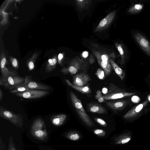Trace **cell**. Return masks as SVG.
<instances>
[{"label":"cell","mask_w":150,"mask_h":150,"mask_svg":"<svg viewBox=\"0 0 150 150\" xmlns=\"http://www.w3.org/2000/svg\"><path fill=\"white\" fill-rule=\"evenodd\" d=\"M148 103L146 101L136 105L127 112L123 117V118L127 121L132 122L139 117L142 112Z\"/></svg>","instance_id":"obj_6"},{"label":"cell","mask_w":150,"mask_h":150,"mask_svg":"<svg viewBox=\"0 0 150 150\" xmlns=\"http://www.w3.org/2000/svg\"><path fill=\"white\" fill-rule=\"evenodd\" d=\"M13 67L16 69H18V64L17 60L14 58L11 61Z\"/></svg>","instance_id":"obj_30"},{"label":"cell","mask_w":150,"mask_h":150,"mask_svg":"<svg viewBox=\"0 0 150 150\" xmlns=\"http://www.w3.org/2000/svg\"><path fill=\"white\" fill-rule=\"evenodd\" d=\"M9 139L8 150H17L13 141L12 138L10 137Z\"/></svg>","instance_id":"obj_28"},{"label":"cell","mask_w":150,"mask_h":150,"mask_svg":"<svg viewBox=\"0 0 150 150\" xmlns=\"http://www.w3.org/2000/svg\"><path fill=\"white\" fill-rule=\"evenodd\" d=\"M93 132L96 135L100 137H104L106 134V132L104 130L100 129H94Z\"/></svg>","instance_id":"obj_23"},{"label":"cell","mask_w":150,"mask_h":150,"mask_svg":"<svg viewBox=\"0 0 150 150\" xmlns=\"http://www.w3.org/2000/svg\"><path fill=\"white\" fill-rule=\"evenodd\" d=\"M106 105L114 111H120L131 104L129 100L108 101L106 103Z\"/></svg>","instance_id":"obj_11"},{"label":"cell","mask_w":150,"mask_h":150,"mask_svg":"<svg viewBox=\"0 0 150 150\" xmlns=\"http://www.w3.org/2000/svg\"></svg>","instance_id":"obj_36"},{"label":"cell","mask_w":150,"mask_h":150,"mask_svg":"<svg viewBox=\"0 0 150 150\" xmlns=\"http://www.w3.org/2000/svg\"><path fill=\"white\" fill-rule=\"evenodd\" d=\"M65 81L68 85L72 88L79 91L83 94H88L91 92L90 88L88 86H75L71 83L68 79H65Z\"/></svg>","instance_id":"obj_18"},{"label":"cell","mask_w":150,"mask_h":150,"mask_svg":"<svg viewBox=\"0 0 150 150\" xmlns=\"http://www.w3.org/2000/svg\"><path fill=\"white\" fill-rule=\"evenodd\" d=\"M3 97V93L1 89H0V101H1Z\"/></svg>","instance_id":"obj_32"},{"label":"cell","mask_w":150,"mask_h":150,"mask_svg":"<svg viewBox=\"0 0 150 150\" xmlns=\"http://www.w3.org/2000/svg\"><path fill=\"white\" fill-rule=\"evenodd\" d=\"M115 14V12L113 11L107 15L100 21L95 30H100L107 27L114 19Z\"/></svg>","instance_id":"obj_14"},{"label":"cell","mask_w":150,"mask_h":150,"mask_svg":"<svg viewBox=\"0 0 150 150\" xmlns=\"http://www.w3.org/2000/svg\"><path fill=\"white\" fill-rule=\"evenodd\" d=\"M64 136L67 139L73 141L79 140L81 138L80 133L74 130H71L67 132L65 134Z\"/></svg>","instance_id":"obj_17"},{"label":"cell","mask_w":150,"mask_h":150,"mask_svg":"<svg viewBox=\"0 0 150 150\" xmlns=\"http://www.w3.org/2000/svg\"><path fill=\"white\" fill-rule=\"evenodd\" d=\"M94 119L96 122L101 126L105 127L107 126V123L103 119L98 117H95Z\"/></svg>","instance_id":"obj_26"},{"label":"cell","mask_w":150,"mask_h":150,"mask_svg":"<svg viewBox=\"0 0 150 150\" xmlns=\"http://www.w3.org/2000/svg\"><path fill=\"white\" fill-rule=\"evenodd\" d=\"M95 61L94 59L92 57H90L89 59V62L90 64H93Z\"/></svg>","instance_id":"obj_33"},{"label":"cell","mask_w":150,"mask_h":150,"mask_svg":"<svg viewBox=\"0 0 150 150\" xmlns=\"http://www.w3.org/2000/svg\"><path fill=\"white\" fill-rule=\"evenodd\" d=\"M49 92L46 90L30 89L23 92L15 93L17 96L25 98L33 99L41 98L49 94Z\"/></svg>","instance_id":"obj_7"},{"label":"cell","mask_w":150,"mask_h":150,"mask_svg":"<svg viewBox=\"0 0 150 150\" xmlns=\"http://www.w3.org/2000/svg\"><path fill=\"white\" fill-rule=\"evenodd\" d=\"M30 89H31L28 88L24 86H18L11 90H10L9 92L11 93H15L18 92L27 91Z\"/></svg>","instance_id":"obj_22"},{"label":"cell","mask_w":150,"mask_h":150,"mask_svg":"<svg viewBox=\"0 0 150 150\" xmlns=\"http://www.w3.org/2000/svg\"><path fill=\"white\" fill-rule=\"evenodd\" d=\"M96 75L97 77L101 80H103L105 78V74L104 72L101 68H98L97 69Z\"/></svg>","instance_id":"obj_24"},{"label":"cell","mask_w":150,"mask_h":150,"mask_svg":"<svg viewBox=\"0 0 150 150\" xmlns=\"http://www.w3.org/2000/svg\"><path fill=\"white\" fill-rule=\"evenodd\" d=\"M67 118V115L64 114H60L54 115L50 118V120L52 124L57 126L63 125Z\"/></svg>","instance_id":"obj_15"},{"label":"cell","mask_w":150,"mask_h":150,"mask_svg":"<svg viewBox=\"0 0 150 150\" xmlns=\"http://www.w3.org/2000/svg\"><path fill=\"white\" fill-rule=\"evenodd\" d=\"M132 131L126 129L121 133L114 135L111 138L110 144L114 145H124L128 144L132 140Z\"/></svg>","instance_id":"obj_5"},{"label":"cell","mask_w":150,"mask_h":150,"mask_svg":"<svg viewBox=\"0 0 150 150\" xmlns=\"http://www.w3.org/2000/svg\"><path fill=\"white\" fill-rule=\"evenodd\" d=\"M135 92H127L125 91L118 92L110 93L103 96L102 97L104 100H114L128 97L134 95Z\"/></svg>","instance_id":"obj_13"},{"label":"cell","mask_w":150,"mask_h":150,"mask_svg":"<svg viewBox=\"0 0 150 150\" xmlns=\"http://www.w3.org/2000/svg\"><path fill=\"white\" fill-rule=\"evenodd\" d=\"M102 94L101 92L98 90L96 92V94L95 96V98L97 99L98 101L100 103L104 102V100L102 97Z\"/></svg>","instance_id":"obj_27"},{"label":"cell","mask_w":150,"mask_h":150,"mask_svg":"<svg viewBox=\"0 0 150 150\" xmlns=\"http://www.w3.org/2000/svg\"><path fill=\"white\" fill-rule=\"evenodd\" d=\"M109 62L115 73L120 77L121 80L124 79L125 76V72L113 60L109 59Z\"/></svg>","instance_id":"obj_19"},{"label":"cell","mask_w":150,"mask_h":150,"mask_svg":"<svg viewBox=\"0 0 150 150\" xmlns=\"http://www.w3.org/2000/svg\"><path fill=\"white\" fill-rule=\"evenodd\" d=\"M63 57V55L62 54H59L58 56V59L59 60V62L62 59Z\"/></svg>","instance_id":"obj_34"},{"label":"cell","mask_w":150,"mask_h":150,"mask_svg":"<svg viewBox=\"0 0 150 150\" xmlns=\"http://www.w3.org/2000/svg\"><path fill=\"white\" fill-rule=\"evenodd\" d=\"M25 81L23 83L18 86H23L31 89L49 90L50 89V86L30 80L28 76L25 77Z\"/></svg>","instance_id":"obj_10"},{"label":"cell","mask_w":150,"mask_h":150,"mask_svg":"<svg viewBox=\"0 0 150 150\" xmlns=\"http://www.w3.org/2000/svg\"><path fill=\"white\" fill-rule=\"evenodd\" d=\"M69 96L72 105L82 121L89 127L94 126L93 122L84 110L80 100L72 91L70 92Z\"/></svg>","instance_id":"obj_1"},{"label":"cell","mask_w":150,"mask_h":150,"mask_svg":"<svg viewBox=\"0 0 150 150\" xmlns=\"http://www.w3.org/2000/svg\"><path fill=\"white\" fill-rule=\"evenodd\" d=\"M0 116L18 127L21 128L23 126V118L21 114H15L1 106H0Z\"/></svg>","instance_id":"obj_3"},{"label":"cell","mask_w":150,"mask_h":150,"mask_svg":"<svg viewBox=\"0 0 150 150\" xmlns=\"http://www.w3.org/2000/svg\"><path fill=\"white\" fill-rule=\"evenodd\" d=\"M44 122L41 118L35 120L31 125L30 132L36 138L44 140L47 137V133Z\"/></svg>","instance_id":"obj_2"},{"label":"cell","mask_w":150,"mask_h":150,"mask_svg":"<svg viewBox=\"0 0 150 150\" xmlns=\"http://www.w3.org/2000/svg\"><path fill=\"white\" fill-rule=\"evenodd\" d=\"M87 110L89 112L100 114H105L107 112L106 109L96 103H90L88 106Z\"/></svg>","instance_id":"obj_16"},{"label":"cell","mask_w":150,"mask_h":150,"mask_svg":"<svg viewBox=\"0 0 150 150\" xmlns=\"http://www.w3.org/2000/svg\"><path fill=\"white\" fill-rule=\"evenodd\" d=\"M90 80V77L88 74L81 73L76 74L74 76L72 83L78 86L83 87Z\"/></svg>","instance_id":"obj_12"},{"label":"cell","mask_w":150,"mask_h":150,"mask_svg":"<svg viewBox=\"0 0 150 150\" xmlns=\"http://www.w3.org/2000/svg\"><path fill=\"white\" fill-rule=\"evenodd\" d=\"M117 48L121 57V62L122 64L125 62L124 52L122 46L120 45H117Z\"/></svg>","instance_id":"obj_25"},{"label":"cell","mask_w":150,"mask_h":150,"mask_svg":"<svg viewBox=\"0 0 150 150\" xmlns=\"http://www.w3.org/2000/svg\"><path fill=\"white\" fill-rule=\"evenodd\" d=\"M25 81V78L18 76L14 72L10 71L5 79L0 85L10 90L23 83Z\"/></svg>","instance_id":"obj_4"},{"label":"cell","mask_w":150,"mask_h":150,"mask_svg":"<svg viewBox=\"0 0 150 150\" xmlns=\"http://www.w3.org/2000/svg\"><path fill=\"white\" fill-rule=\"evenodd\" d=\"M52 59V61L51 62H48V64L46 68L45 71L47 73L51 72L54 69L57 60L55 58H53Z\"/></svg>","instance_id":"obj_21"},{"label":"cell","mask_w":150,"mask_h":150,"mask_svg":"<svg viewBox=\"0 0 150 150\" xmlns=\"http://www.w3.org/2000/svg\"><path fill=\"white\" fill-rule=\"evenodd\" d=\"M82 55L84 58H86L88 55V52L87 51H84L83 52Z\"/></svg>","instance_id":"obj_31"},{"label":"cell","mask_w":150,"mask_h":150,"mask_svg":"<svg viewBox=\"0 0 150 150\" xmlns=\"http://www.w3.org/2000/svg\"><path fill=\"white\" fill-rule=\"evenodd\" d=\"M133 36L137 43L146 53L150 57V42L141 33L136 32Z\"/></svg>","instance_id":"obj_8"},{"label":"cell","mask_w":150,"mask_h":150,"mask_svg":"<svg viewBox=\"0 0 150 150\" xmlns=\"http://www.w3.org/2000/svg\"><path fill=\"white\" fill-rule=\"evenodd\" d=\"M148 99L150 101V95L149 96Z\"/></svg>","instance_id":"obj_35"},{"label":"cell","mask_w":150,"mask_h":150,"mask_svg":"<svg viewBox=\"0 0 150 150\" xmlns=\"http://www.w3.org/2000/svg\"><path fill=\"white\" fill-rule=\"evenodd\" d=\"M143 5L141 4H136L131 6L129 9L128 12L134 14L140 12L143 8Z\"/></svg>","instance_id":"obj_20"},{"label":"cell","mask_w":150,"mask_h":150,"mask_svg":"<svg viewBox=\"0 0 150 150\" xmlns=\"http://www.w3.org/2000/svg\"><path fill=\"white\" fill-rule=\"evenodd\" d=\"M131 100L133 102L137 103L140 101V99L138 96H134L132 97Z\"/></svg>","instance_id":"obj_29"},{"label":"cell","mask_w":150,"mask_h":150,"mask_svg":"<svg viewBox=\"0 0 150 150\" xmlns=\"http://www.w3.org/2000/svg\"><path fill=\"white\" fill-rule=\"evenodd\" d=\"M83 61L81 60H74L71 62L69 67L67 69H62V72L64 74H67L69 73L72 74H76L80 70L83 69L85 67Z\"/></svg>","instance_id":"obj_9"}]
</instances>
